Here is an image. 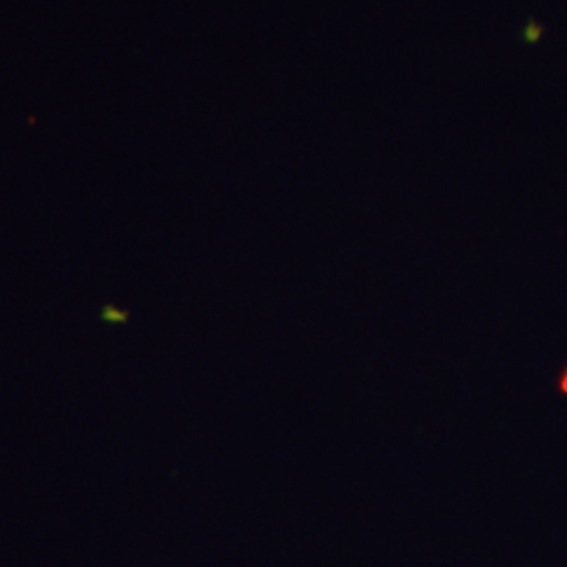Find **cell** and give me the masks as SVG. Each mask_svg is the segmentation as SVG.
<instances>
[{
	"label": "cell",
	"instance_id": "6da1fadb",
	"mask_svg": "<svg viewBox=\"0 0 567 567\" xmlns=\"http://www.w3.org/2000/svg\"><path fill=\"white\" fill-rule=\"evenodd\" d=\"M557 386H559V391L567 395V368L559 374V381H557Z\"/></svg>",
	"mask_w": 567,
	"mask_h": 567
}]
</instances>
